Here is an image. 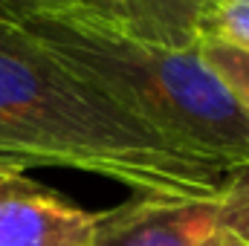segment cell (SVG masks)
Returning <instances> with one entry per match:
<instances>
[{"instance_id":"8fae6325","label":"cell","mask_w":249,"mask_h":246,"mask_svg":"<svg viewBox=\"0 0 249 246\" xmlns=\"http://www.w3.org/2000/svg\"><path fill=\"white\" fill-rule=\"evenodd\" d=\"M0 165H9V162H0Z\"/></svg>"},{"instance_id":"7a4b0ae2","label":"cell","mask_w":249,"mask_h":246,"mask_svg":"<svg viewBox=\"0 0 249 246\" xmlns=\"http://www.w3.org/2000/svg\"><path fill=\"white\" fill-rule=\"evenodd\" d=\"M26 23L55 55L180 151L226 174L249 165V113L206 67L200 47L139 41L90 15Z\"/></svg>"},{"instance_id":"6da1fadb","label":"cell","mask_w":249,"mask_h":246,"mask_svg":"<svg viewBox=\"0 0 249 246\" xmlns=\"http://www.w3.org/2000/svg\"><path fill=\"white\" fill-rule=\"evenodd\" d=\"M0 162L75 168L130 197H217L226 171L197 159L0 12Z\"/></svg>"},{"instance_id":"30bf717a","label":"cell","mask_w":249,"mask_h":246,"mask_svg":"<svg viewBox=\"0 0 249 246\" xmlns=\"http://www.w3.org/2000/svg\"><path fill=\"white\" fill-rule=\"evenodd\" d=\"M226 246H249V244H244V241H238V238H232V235H229V241H226Z\"/></svg>"},{"instance_id":"9c48e42d","label":"cell","mask_w":249,"mask_h":246,"mask_svg":"<svg viewBox=\"0 0 249 246\" xmlns=\"http://www.w3.org/2000/svg\"><path fill=\"white\" fill-rule=\"evenodd\" d=\"M0 12L29 20V18H75L99 15V0H0Z\"/></svg>"},{"instance_id":"5b68a950","label":"cell","mask_w":249,"mask_h":246,"mask_svg":"<svg viewBox=\"0 0 249 246\" xmlns=\"http://www.w3.org/2000/svg\"><path fill=\"white\" fill-rule=\"evenodd\" d=\"M214 0H99V20L119 32L171 50L200 47Z\"/></svg>"},{"instance_id":"52a82bcc","label":"cell","mask_w":249,"mask_h":246,"mask_svg":"<svg viewBox=\"0 0 249 246\" xmlns=\"http://www.w3.org/2000/svg\"><path fill=\"white\" fill-rule=\"evenodd\" d=\"M217 206L223 229L232 238L249 244V165H241L226 174L217 194Z\"/></svg>"},{"instance_id":"277c9868","label":"cell","mask_w":249,"mask_h":246,"mask_svg":"<svg viewBox=\"0 0 249 246\" xmlns=\"http://www.w3.org/2000/svg\"><path fill=\"white\" fill-rule=\"evenodd\" d=\"M96 211L78 209L18 165H0V246H87Z\"/></svg>"},{"instance_id":"3957f363","label":"cell","mask_w":249,"mask_h":246,"mask_svg":"<svg viewBox=\"0 0 249 246\" xmlns=\"http://www.w3.org/2000/svg\"><path fill=\"white\" fill-rule=\"evenodd\" d=\"M217 197H130L96 211L87 246H226Z\"/></svg>"},{"instance_id":"8992f818","label":"cell","mask_w":249,"mask_h":246,"mask_svg":"<svg viewBox=\"0 0 249 246\" xmlns=\"http://www.w3.org/2000/svg\"><path fill=\"white\" fill-rule=\"evenodd\" d=\"M200 55L206 67L220 78V84L235 96V102L249 113V50L220 41V38H203Z\"/></svg>"},{"instance_id":"ba28073f","label":"cell","mask_w":249,"mask_h":246,"mask_svg":"<svg viewBox=\"0 0 249 246\" xmlns=\"http://www.w3.org/2000/svg\"><path fill=\"white\" fill-rule=\"evenodd\" d=\"M203 38H220L249 50V0H214L203 20Z\"/></svg>"}]
</instances>
